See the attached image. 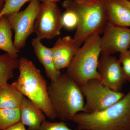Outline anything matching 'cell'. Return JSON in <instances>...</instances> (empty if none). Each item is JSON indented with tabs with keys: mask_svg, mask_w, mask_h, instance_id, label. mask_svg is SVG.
Returning <instances> with one entry per match:
<instances>
[{
	"mask_svg": "<svg viewBox=\"0 0 130 130\" xmlns=\"http://www.w3.org/2000/svg\"><path fill=\"white\" fill-rule=\"evenodd\" d=\"M70 121L78 130H130V90L106 109L94 113L81 112Z\"/></svg>",
	"mask_w": 130,
	"mask_h": 130,
	"instance_id": "1",
	"label": "cell"
},
{
	"mask_svg": "<svg viewBox=\"0 0 130 130\" xmlns=\"http://www.w3.org/2000/svg\"><path fill=\"white\" fill-rule=\"evenodd\" d=\"M19 60V74L12 84L24 96L35 103L47 118L53 120L56 117L50 99L46 81L32 61L24 57Z\"/></svg>",
	"mask_w": 130,
	"mask_h": 130,
	"instance_id": "2",
	"label": "cell"
},
{
	"mask_svg": "<svg viewBox=\"0 0 130 130\" xmlns=\"http://www.w3.org/2000/svg\"><path fill=\"white\" fill-rule=\"evenodd\" d=\"M48 92L56 117L61 121H70L74 115L84 112V98L80 86L66 73L50 81Z\"/></svg>",
	"mask_w": 130,
	"mask_h": 130,
	"instance_id": "3",
	"label": "cell"
},
{
	"mask_svg": "<svg viewBox=\"0 0 130 130\" xmlns=\"http://www.w3.org/2000/svg\"><path fill=\"white\" fill-rule=\"evenodd\" d=\"M65 9H72L76 13L78 23L73 40L81 47L90 36L103 32L107 22L103 0H97L88 4H80L74 0H65L62 3Z\"/></svg>",
	"mask_w": 130,
	"mask_h": 130,
	"instance_id": "4",
	"label": "cell"
},
{
	"mask_svg": "<svg viewBox=\"0 0 130 130\" xmlns=\"http://www.w3.org/2000/svg\"><path fill=\"white\" fill-rule=\"evenodd\" d=\"M101 37L96 33L90 36L78 50L66 74L79 85L93 79H100L98 71L101 53Z\"/></svg>",
	"mask_w": 130,
	"mask_h": 130,
	"instance_id": "5",
	"label": "cell"
},
{
	"mask_svg": "<svg viewBox=\"0 0 130 130\" xmlns=\"http://www.w3.org/2000/svg\"><path fill=\"white\" fill-rule=\"evenodd\" d=\"M85 99L84 112L94 113L111 106L125 94L114 91L103 85L100 80L93 79L79 85Z\"/></svg>",
	"mask_w": 130,
	"mask_h": 130,
	"instance_id": "6",
	"label": "cell"
},
{
	"mask_svg": "<svg viewBox=\"0 0 130 130\" xmlns=\"http://www.w3.org/2000/svg\"><path fill=\"white\" fill-rule=\"evenodd\" d=\"M41 3L39 0H32L23 11L6 16L15 33L13 43L18 50L20 51L25 46L27 38L34 32L35 22Z\"/></svg>",
	"mask_w": 130,
	"mask_h": 130,
	"instance_id": "7",
	"label": "cell"
},
{
	"mask_svg": "<svg viewBox=\"0 0 130 130\" xmlns=\"http://www.w3.org/2000/svg\"><path fill=\"white\" fill-rule=\"evenodd\" d=\"M62 13L57 3H41L36 19L34 31L40 40L51 39L60 34Z\"/></svg>",
	"mask_w": 130,
	"mask_h": 130,
	"instance_id": "8",
	"label": "cell"
},
{
	"mask_svg": "<svg viewBox=\"0 0 130 130\" xmlns=\"http://www.w3.org/2000/svg\"><path fill=\"white\" fill-rule=\"evenodd\" d=\"M98 71L101 83L114 91L121 92L127 81L119 59L111 55L101 54Z\"/></svg>",
	"mask_w": 130,
	"mask_h": 130,
	"instance_id": "9",
	"label": "cell"
},
{
	"mask_svg": "<svg viewBox=\"0 0 130 130\" xmlns=\"http://www.w3.org/2000/svg\"><path fill=\"white\" fill-rule=\"evenodd\" d=\"M101 54L120 53L129 50L130 28L117 26L107 22L101 37Z\"/></svg>",
	"mask_w": 130,
	"mask_h": 130,
	"instance_id": "10",
	"label": "cell"
},
{
	"mask_svg": "<svg viewBox=\"0 0 130 130\" xmlns=\"http://www.w3.org/2000/svg\"><path fill=\"white\" fill-rule=\"evenodd\" d=\"M79 48L70 36L59 38L51 48L56 68L60 71L67 68Z\"/></svg>",
	"mask_w": 130,
	"mask_h": 130,
	"instance_id": "11",
	"label": "cell"
},
{
	"mask_svg": "<svg viewBox=\"0 0 130 130\" xmlns=\"http://www.w3.org/2000/svg\"><path fill=\"white\" fill-rule=\"evenodd\" d=\"M20 121L28 127V130H39L45 121V115L35 103L24 96L20 106Z\"/></svg>",
	"mask_w": 130,
	"mask_h": 130,
	"instance_id": "12",
	"label": "cell"
},
{
	"mask_svg": "<svg viewBox=\"0 0 130 130\" xmlns=\"http://www.w3.org/2000/svg\"><path fill=\"white\" fill-rule=\"evenodd\" d=\"M41 40L36 37L32 39L31 44L35 55L44 68L47 76L50 81L56 80L61 74L55 66L51 48L43 45Z\"/></svg>",
	"mask_w": 130,
	"mask_h": 130,
	"instance_id": "13",
	"label": "cell"
},
{
	"mask_svg": "<svg viewBox=\"0 0 130 130\" xmlns=\"http://www.w3.org/2000/svg\"><path fill=\"white\" fill-rule=\"evenodd\" d=\"M108 22L117 26L130 27V9L115 0H103Z\"/></svg>",
	"mask_w": 130,
	"mask_h": 130,
	"instance_id": "14",
	"label": "cell"
},
{
	"mask_svg": "<svg viewBox=\"0 0 130 130\" xmlns=\"http://www.w3.org/2000/svg\"><path fill=\"white\" fill-rule=\"evenodd\" d=\"M24 96L12 84L3 85L0 87V108H19Z\"/></svg>",
	"mask_w": 130,
	"mask_h": 130,
	"instance_id": "15",
	"label": "cell"
},
{
	"mask_svg": "<svg viewBox=\"0 0 130 130\" xmlns=\"http://www.w3.org/2000/svg\"><path fill=\"white\" fill-rule=\"evenodd\" d=\"M12 29L6 16L0 18V50L12 57L18 58L19 50L15 48L12 40Z\"/></svg>",
	"mask_w": 130,
	"mask_h": 130,
	"instance_id": "16",
	"label": "cell"
},
{
	"mask_svg": "<svg viewBox=\"0 0 130 130\" xmlns=\"http://www.w3.org/2000/svg\"><path fill=\"white\" fill-rule=\"evenodd\" d=\"M19 60L6 53L0 55V87L14 77V71L18 68Z\"/></svg>",
	"mask_w": 130,
	"mask_h": 130,
	"instance_id": "17",
	"label": "cell"
},
{
	"mask_svg": "<svg viewBox=\"0 0 130 130\" xmlns=\"http://www.w3.org/2000/svg\"><path fill=\"white\" fill-rule=\"evenodd\" d=\"M19 121V108H0V129L4 130Z\"/></svg>",
	"mask_w": 130,
	"mask_h": 130,
	"instance_id": "18",
	"label": "cell"
},
{
	"mask_svg": "<svg viewBox=\"0 0 130 130\" xmlns=\"http://www.w3.org/2000/svg\"><path fill=\"white\" fill-rule=\"evenodd\" d=\"M32 1V0H6L3 7L0 12V18L3 16H7L11 13L19 11L21 7L26 3Z\"/></svg>",
	"mask_w": 130,
	"mask_h": 130,
	"instance_id": "19",
	"label": "cell"
},
{
	"mask_svg": "<svg viewBox=\"0 0 130 130\" xmlns=\"http://www.w3.org/2000/svg\"><path fill=\"white\" fill-rule=\"evenodd\" d=\"M65 9V12L62 16L63 27L69 30L76 28L78 23V18L76 13L72 9Z\"/></svg>",
	"mask_w": 130,
	"mask_h": 130,
	"instance_id": "20",
	"label": "cell"
},
{
	"mask_svg": "<svg viewBox=\"0 0 130 130\" xmlns=\"http://www.w3.org/2000/svg\"><path fill=\"white\" fill-rule=\"evenodd\" d=\"M119 59L122 66L126 80L130 83V52L129 50L120 53Z\"/></svg>",
	"mask_w": 130,
	"mask_h": 130,
	"instance_id": "21",
	"label": "cell"
},
{
	"mask_svg": "<svg viewBox=\"0 0 130 130\" xmlns=\"http://www.w3.org/2000/svg\"><path fill=\"white\" fill-rule=\"evenodd\" d=\"M39 130H72L63 121L51 122L45 120L42 123Z\"/></svg>",
	"mask_w": 130,
	"mask_h": 130,
	"instance_id": "22",
	"label": "cell"
},
{
	"mask_svg": "<svg viewBox=\"0 0 130 130\" xmlns=\"http://www.w3.org/2000/svg\"><path fill=\"white\" fill-rule=\"evenodd\" d=\"M4 130H27L25 128V126L24 125L20 122H17L14 124L10 126L8 128Z\"/></svg>",
	"mask_w": 130,
	"mask_h": 130,
	"instance_id": "23",
	"label": "cell"
},
{
	"mask_svg": "<svg viewBox=\"0 0 130 130\" xmlns=\"http://www.w3.org/2000/svg\"><path fill=\"white\" fill-rule=\"evenodd\" d=\"M77 3L80 4H88L91 3L97 0H74Z\"/></svg>",
	"mask_w": 130,
	"mask_h": 130,
	"instance_id": "24",
	"label": "cell"
},
{
	"mask_svg": "<svg viewBox=\"0 0 130 130\" xmlns=\"http://www.w3.org/2000/svg\"><path fill=\"white\" fill-rule=\"evenodd\" d=\"M115 1L125 5L130 9V1L129 0H115Z\"/></svg>",
	"mask_w": 130,
	"mask_h": 130,
	"instance_id": "25",
	"label": "cell"
},
{
	"mask_svg": "<svg viewBox=\"0 0 130 130\" xmlns=\"http://www.w3.org/2000/svg\"><path fill=\"white\" fill-rule=\"evenodd\" d=\"M40 1L41 3L45 2H54L57 3L59 2L60 0H40Z\"/></svg>",
	"mask_w": 130,
	"mask_h": 130,
	"instance_id": "26",
	"label": "cell"
},
{
	"mask_svg": "<svg viewBox=\"0 0 130 130\" xmlns=\"http://www.w3.org/2000/svg\"><path fill=\"white\" fill-rule=\"evenodd\" d=\"M6 1V0H0V5L2 6L3 7Z\"/></svg>",
	"mask_w": 130,
	"mask_h": 130,
	"instance_id": "27",
	"label": "cell"
},
{
	"mask_svg": "<svg viewBox=\"0 0 130 130\" xmlns=\"http://www.w3.org/2000/svg\"><path fill=\"white\" fill-rule=\"evenodd\" d=\"M3 7L2 6H1L0 5V12H1V11Z\"/></svg>",
	"mask_w": 130,
	"mask_h": 130,
	"instance_id": "28",
	"label": "cell"
},
{
	"mask_svg": "<svg viewBox=\"0 0 130 130\" xmlns=\"http://www.w3.org/2000/svg\"><path fill=\"white\" fill-rule=\"evenodd\" d=\"M129 51L130 52V47H129Z\"/></svg>",
	"mask_w": 130,
	"mask_h": 130,
	"instance_id": "29",
	"label": "cell"
},
{
	"mask_svg": "<svg viewBox=\"0 0 130 130\" xmlns=\"http://www.w3.org/2000/svg\"><path fill=\"white\" fill-rule=\"evenodd\" d=\"M129 1H130V0H129Z\"/></svg>",
	"mask_w": 130,
	"mask_h": 130,
	"instance_id": "30",
	"label": "cell"
},
{
	"mask_svg": "<svg viewBox=\"0 0 130 130\" xmlns=\"http://www.w3.org/2000/svg\"><path fill=\"white\" fill-rule=\"evenodd\" d=\"M0 130H1V129H0Z\"/></svg>",
	"mask_w": 130,
	"mask_h": 130,
	"instance_id": "31",
	"label": "cell"
}]
</instances>
